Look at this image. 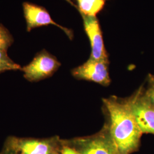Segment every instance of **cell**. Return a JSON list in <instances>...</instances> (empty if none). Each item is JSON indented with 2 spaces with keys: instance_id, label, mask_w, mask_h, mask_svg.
Listing matches in <instances>:
<instances>
[{
  "instance_id": "cell-1",
  "label": "cell",
  "mask_w": 154,
  "mask_h": 154,
  "mask_svg": "<svg viewBox=\"0 0 154 154\" xmlns=\"http://www.w3.org/2000/svg\"><path fill=\"white\" fill-rule=\"evenodd\" d=\"M106 127L118 154H130L137 150L143 134L132 112L128 98L111 96L103 99Z\"/></svg>"
},
{
  "instance_id": "cell-2",
  "label": "cell",
  "mask_w": 154,
  "mask_h": 154,
  "mask_svg": "<svg viewBox=\"0 0 154 154\" xmlns=\"http://www.w3.org/2000/svg\"><path fill=\"white\" fill-rule=\"evenodd\" d=\"M72 143L61 149L60 154H118L105 126L93 136L77 138Z\"/></svg>"
},
{
  "instance_id": "cell-3",
  "label": "cell",
  "mask_w": 154,
  "mask_h": 154,
  "mask_svg": "<svg viewBox=\"0 0 154 154\" xmlns=\"http://www.w3.org/2000/svg\"><path fill=\"white\" fill-rule=\"evenodd\" d=\"M61 65L55 56L44 49L37 53L29 63L22 67L21 71L26 80L37 82L51 77Z\"/></svg>"
},
{
  "instance_id": "cell-4",
  "label": "cell",
  "mask_w": 154,
  "mask_h": 154,
  "mask_svg": "<svg viewBox=\"0 0 154 154\" xmlns=\"http://www.w3.org/2000/svg\"><path fill=\"white\" fill-rule=\"evenodd\" d=\"M128 100L142 133L154 135V106L144 96L143 88H139Z\"/></svg>"
},
{
  "instance_id": "cell-5",
  "label": "cell",
  "mask_w": 154,
  "mask_h": 154,
  "mask_svg": "<svg viewBox=\"0 0 154 154\" xmlns=\"http://www.w3.org/2000/svg\"><path fill=\"white\" fill-rule=\"evenodd\" d=\"M109 60H94L89 58L82 65L72 70V74L77 79L85 80L108 86L111 83Z\"/></svg>"
},
{
  "instance_id": "cell-6",
  "label": "cell",
  "mask_w": 154,
  "mask_h": 154,
  "mask_svg": "<svg viewBox=\"0 0 154 154\" xmlns=\"http://www.w3.org/2000/svg\"><path fill=\"white\" fill-rule=\"evenodd\" d=\"M22 8L28 32H30L35 28L54 25L62 29L69 38L72 39L73 33L72 30L64 28L54 21L49 11L44 7L29 2H24L22 3Z\"/></svg>"
},
{
  "instance_id": "cell-7",
  "label": "cell",
  "mask_w": 154,
  "mask_h": 154,
  "mask_svg": "<svg viewBox=\"0 0 154 154\" xmlns=\"http://www.w3.org/2000/svg\"><path fill=\"white\" fill-rule=\"evenodd\" d=\"M80 14L82 18L85 32L91 45V52L90 57L94 60H109L97 17L87 16L81 13Z\"/></svg>"
},
{
  "instance_id": "cell-8",
  "label": "cell",
  "mask_w": 154,
  "mask_h": 154,
  "mask_svg": "<svg viewBox=\"0 0 154 154\" xmlns=\"http://www.w3.org/2000/svg\"><path fill=\"white\" fill-rule=\"evenodd\" d=\"M17 143L21 154H53V146L49 140L21 139Z\"/></svg>"
},
{
  "instance_id": "cell-9",
  "label": "cell",
  "mask_w": 154,
  "mask_h": 154,
  "mask_svg": "<svg viewBox=\"0 0 154 154\" xmlns=\"http://www.w3.org/2000/svg\"><path fill=\"white\" fill-rule=\"evenodd\" d=\"M70 2L79 13L90 16L97 17L104 8L106 0H77V5L71 0H66Z\"/></svg>"
},
{
  "instance_id": "cell-10",
  "label": "cell",
  "mask_w": 154,
  "mask_h": 154,
  "mask_svg": "<svg viewBox=\"0 0 154 154\" xmlns=\"http://www.w3.org/2000/svg\"><path fill=\"white\" fill-rule=\"evenodd\" d=\"M8 51L0 50V74L8 71L21 70L22 67L13 61L8 55Z\"/></svg>"
},
{
  "instance_id": "cell-11",
  "label": "cell",
  "mask_w": 154,
  "mask_h": 154,
  "mask_svg": "<svg viewBox=\"0 0 154 154\" xmlns=\"http://www.w3.org/2000/svg\"><path fill=\"white\" fill-rule=\"evenodd\" d=\"M14 43V38L9 30L0 23V50L8 51Z\"/></svg>"
},
{
  "instance_id": "cell-12",
  "label": "cell",
  "mask_w": 154,
  "mask_h": 154,
  "mask_svg": "<svg viewBox=\"0 0 154 154\" xmlns=\"http://www.w3.org/2000/svg\"><path fill=\"white\" fill-rule=\"evenodd\" d=\"M148 85L146 89L143 88V93L146 98L154 106V75L149 74Z\"/></svg>"
},
{
  "instance_id": "cell-13",
  "label": "cell",
  "mask_w": 154,
  "mask_h": 154,
  "mask_svg": "<svg viewBox=\"0 0 154 154\" xmlns=\"http://www.w3.org/2000/svg\"><path fill=\"white\" fill-rule=\"evenodd\" d=\"M55 154V153H54V154Z\"/></svg>"
}]
</instances>
